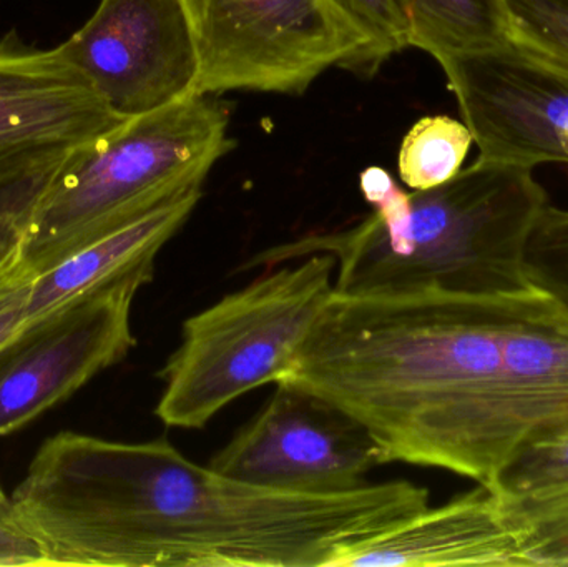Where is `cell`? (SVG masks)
<instances>
[{"instance_id":"8","label":"cell","mask_w":568,"mask_h":567,"mask_svg":"<svg viewBox=\"0 0 568 567\" xmlns=\"http://www.w3.org/2000/svg\"><path fill=\"white\" fill-rule=\"evenodd\" d=\"M479 159L568 165V62L513 33L439 60Z\"/></svg>"},{"instance_id":"14","label":"cell","mask_w":568,"mask_h":567,"mask_svg":"<svg viewBox=\"0 0 568 567\" xmlns=\"http://www.w3.org/2000/svg\"><path fill=\"white\" fill-rule=\"evenodd\" d=\"M407 47L439 62L506 42L514 33L507 0H396Z\"/></svg>"},{"instance_id":"9","label":"cell","mask_w":568,"mask_h":567,"mask_svg":"<svg viewBox=\"0 0 568 567\" xmlns=\"http://www.w3.org/2000/svg\"><path fill=\"white\" fill-rule=\"evenodd\" d=\"M384 465L373 436L326 399L290 382L210 468L230 478L276 492L336 495L369 485L367 475Z\"/></svg>"},{"instance_id":"20","label":"cell","mask_w":568,"mask_h":567,"mask_svg":"<svg viewBox=\"0 0 568 567\" xmlns=\"http://www.w3.org/2000/svg\"><path fill=\"white\" fill-rule=\"evenodd\" d=\"M369 42L374 73L389 57L407 49L406 27L396 0H331Z\"/></svg>"},{"instance_id":"6","label":"cell","mask_w":568,"mask_h":567,"mask_svg":"<svg viewBox=\"0 0 568 567\" xmlns=\"http://www.w3.org/2000/svg\"><path fill=\"white\" fill-rule=\"evenodd\" d=\"M196 59L193 95H303L326 70L373 75L366 36L331 0H179Z\"/></svg>"},{"instance_id":"12","label":"cell","mask_w":568,"mask_h":567,"mask_svg":"<svg viewBox=\"0 0 568 567\" xmlns=\"http://www.w3.org/2000/svg\"><path fill=\"white\" fill-rule=\"evenodd\" d=\"M523 529L487 486L341 549L327 567H526Z\"/></svg>"},{"instance_id":"15","label":"cell","mask_w":568,"mask_h":567,"mask_svg":"<svg viewBox=\"0 0 568 567\" xmlns=\"http://www.w3.org/2000/svg\"><path fill=\"white\" fill-rule=\"evenodd\" d=\"M474 139L469 126L446 115L424 117L400 143L397 169L410 190H429L463 170Z\"/></svg>"},{"instance_id":"10","label":"cell","mask_w":568,"mask_h":567,"mask_svg":"<svg viewBox=\"0 0 568 567\" xmlns=\"http://www.w3.org/2000/svg\"><path fill=\"white\" fill-rule=\"evenodd\" d=\"M60 47L123 119L193 97L199 59L179 0H100Z\"/></svg>"},{"instance_id":"2","label":"cell","mask_w":568,"mask_h":567,"mask_svg":"<svg viewBox=\"0 0 568 567\" xmlns=\"http://www.w3.org/2000/svg\"><path fill=\"white\" fill-rule=\"evenodd\" d=\"M12 499L49 567H327L426 509L429 492L403 479L276 492L196 465L166 438L62 432L40 446Z\"/></svg>"},{"instance_id":"22","label":"cell","mask_w":568,"mask_h":567,"mask_svg":"<svg viewBox=\"0 0 568 567\" xmlns=\"http://www.w3.org/2000/svg\"><path fill=\"white\" fill-rule=\"evenodd\" d=\"M0 567H49L42 546L23 526L12 496L0 488Z\"/></svg>"},{"instance_id":"17","label":"cell","mask_w":568,"mask_h":567,"mask_svg":"<svg viewBox=\"0 0 568 567\" xmlns=\"http://www.w3.org/2000/svg\"><path fill=\"white\" fill-rule=\"evenodd\" d=\"M77 152L53 156L0 179V272L20 262L27 230L37 206Z\"/></svg>"},{"instance_id":"11","label":"cell","mask_w":568,"mask_h":567,"mask_svg":"<svg viewBox=\"0 0 568 567\" xmlns=\"http://www.w3.org/2000/svg\"><path fill=\"white\" fill-rule=\"evenodd\" d=\"M123 119L62 47L36 49L10 30L0 39V179L99 142Z\"/></svg>"},{"instance_id":"23","label":"cell","mask_w":568,"mask_h":567,"mask_svg":"<svg viewBox=\"0 0 568 567\" xmlns=\"http://www.w3.org/2000/svg\"><path fill=\"white\" fill-rule=\"evenodd\" d=\"M32 280L20 266V262L0 272V346L12 338L26 322L27 300Z\"/></svg>"},{"instance_id":"13","label":"cell","mask_w":568,"mask_h":567,"mask_svg":"<svg viewBox=\"0 0 568 567\" xmlns=\"http://www.w3.org/2000/svg\"><path fill=\"white\" fill-rule=\"evenodd\" d=\"M203 196L193 190L143 219L95 240L53 269L36 276L27 300L26 322H33L77 296L155 263L163 246L189 222Z\"/></svg>"},{"instance_id":"1","label":"cell","mask_w":568,"mask_h":567,"mask_svg":"<svg viewBox=\"0 0 568 567\" xmlns=\"http://www.w3.org/2000/svg\"><path fill=\"white\" fill-rule=\"evenodd\" d=\"M282 382L361 423L384 465L489 488L527 439L568 422V315L534 286L334 292Z\"/></svg>"},{"instance_id":"3","label":"cell","mask_w":568,"mask_h":567,"mask_svg":"<svg viewBox=\"0 0 568 567\" xmlns=\"http://www.w3.org/2000/svg\"><path fill=\"white\" fill-rule=\"evenodd\" d=\"M530 166L477 159L429 190L400 189L389 172L359 176L373 213L356 225L310 233L260 253L275 266L327 253L344 295L443 290L493 295L529 288L524 256L549 195Z\"/></svg>"},{"instance_id":"19","label":"cell","mask_w":568,"mask_h":567,"mask_svg":"<svg viewBox=\"0 0 568 567\" xmlns=\"http://www.w3.org/2000/svg\"><path fill=\"white\" fill-rule=\"evenodd\" d=\"M506 505L523 529L526 567H568V493Z\"/></svg>"},{"instance_id":"5","label":"cell","mask_w":568,"mask_h":567,"mask_svg":"<svg viewBox=\"0 0 568 567\" xmlns=\"http://www.w3.org/2000/svg\"><path fill=\"white\" fill-rule=\"evenodd\" d=\"M260 276L183 323L159 373L155 415L169 428L202 429L246 393L286 378L334 293L336 260L314 253Z\"/></svg>"},{"instance_id":"18","label":"cell","mask_w":568,"mask_h":567,"mask_svg":"<svg viewBox=\"0 0 568 567\" xmlns=\"http://www.w3.org/2000/svg\"><path fill=\"white\" fill-rule=\"evenodd\" d=\"M524 272L530 286L568 315V210L549 203L540 213L527 242Z\"/></svg>"},{"instance_id":"16","label":"cell","mask_w":568,"mask_h":567,"mask_svg":"<svg viewBox=\"0 0 568 567\" xmlns=\"http://www.w3.org/2000/svg\"><path fill=\"white\" fill-rule=\"evenodd\" d=\"M509 503L537 502L568 493V422L527 439L489 486Z\"/></svg>"},{"instance_id":"4","label":"cell","mask_w":568,"mask_h":567,"mask_svg":"<svg viewBox=\"0 0 568 567\" xmlns=\"http://www.w3.org/2000/svg\"><path fill=\"white\" fill-rule=\"evenodd\" d=\"M233 146L229 110L212 95L130 119L70 156L33 213L20 266L36 279L95 240L202 189Z\"/></svg>"},{"instance_id":"21","label":"cell","mask_w":568,"mask_h":567,"mask_svg":"<svg viewBox=\"0 0 568 567\" xmlns=\"http://www.w3.org/2000/svg\"><path fill=\"white\" fill-rule=\"evenodd\" d=\"M514 33L568 62V0H507Z\"/></svg>"},{"instance_id":"7","label":"cell","mask_w":568,"mask_h":567,"mask_svg":"<svg viewBox=\"0 0 568 567\" xmlns=\"http://www.w3.org/2000/svg\"><path fill=\"white\" fill-rule=\"evenodd\" d=\"M155 263L97 286L23 323L0 346V436L29 425L79 392L136 345L132 306Z\"/></svg>"}]
</instances>
